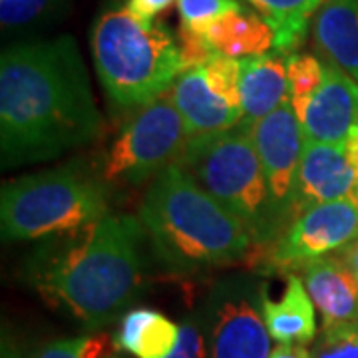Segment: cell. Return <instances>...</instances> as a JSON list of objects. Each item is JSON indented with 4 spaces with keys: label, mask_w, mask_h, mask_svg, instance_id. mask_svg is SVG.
Instances as JSON below:
<instances>
[{
    "label": "cell",
    "mask_w": 358,
    "mask_h": 358,
    "mask_svg": "<svg viewBox=\"0 0 358 358\" xmlns=\"http://www.w3.org/2000/svg\"><path fill=\"white\" fill-rule=\"evenodd\" d=\"M140 219L157 259L179 275L237 263L253 249L243 225L179 164L152 179Z\"/></svg>",
    "instance_id": "obj_3"
},
{
    "label": "cell",
    "mask_w": 358,
    "mask_h": 358,
    "mask_svg": "<svg viewBox=\"0 0 358 358\" xmlns=\"http://www.w3.org/2000/svg\"><path fill=\"white\" fill-rule=\"evenodd\" d=\"M90 44L103 90L120 108L154 102L185 72L178 38L162 22L141 20L128 4L100 13Z\"/></svg>",
    "instance_id": "obj_4"
},
{
    "label": "cell",
    "mask_w": 358,
    "mask_h": 358,
    "mask_svg": "<svg viewBox=\"0 0 358 358\" xmlns=\"http://www.w3.org/2000/svg\"><path fill=\"white\" fill-rule=\"evenodd\" d=\"M189 131L169 94L141 106L122 128L102 159L100 179L108 185H140L178 164Z\"/></svg>",
    "instance_id": "obj_7"
},
{
    "label": "cell",
    "mask_w": 358,
    "mask_h": 358,
    "mask_svg": "<svg viewBox=\"0 0 358 358\" xmlns=\"http://www.w3.org/2000/svg\"><path fill=\"white\" fill-rule=\"evenodd\" d=\"M66 0H0V22L4 28H22L56 18Z\"/></svg>",
    "instance_id": "obj_22"
},
{
    "label": "cell",
    "mask_w": 358,
    "mask_h": 358,
    "mask_svg": "<svg viewBox=\"0 0 358 358\" xmlns=\"http://www.w3.org/2000/svg\"><path fill=\"white\" fill-rule=\"evenodd\" d=\"M313 358H358V322L322 329Z\"/></svg>",
    "instance_id": "obj_24"
},
{
    "label": "cell",
    "mask_w": 358,
    "mask_h": 358,
    "mask_svg": "<svg viewBox=\"0 0 358 358\" xmlns=\"http://www.w3.org/2000/svg\"><path fill=\"white\" fill-rule=\"evenodd\" d=\"M247 128L265 171L271 207L282 233L293 223L294 183L305 148V129L291 100Z\"/></svg>",
    "instance_id": "obj_11"
},
{
    "label": "cell",
    "mask_w": 358,
    "mask_h": 358,
    "mask_svg": "<svg viewBox=\"0 0 358 358\" xmlns=\"http://www.w3.org/2000/svg\"><path fill=\"white\" fill-rule=\"evenodd\" d=\"M178 164L243 225L253 245L271 243L281 235L265 171L245 124L189 138Z\"/></svg>",
    "instance_id": "obj_5"
},
{
    "label": "cell",
    "mask_w": 358,
    "mask_h": 358,
    "mask_svg": "<svg viewBox=\"0 0 358 358\" xmlns=\"http://www.w3.org/2000/svg\"><path fill=\"white\" fill-rule=\"evenodd\" d=\"M261 310L271 338L279 345H307L317 334L315 303L305 281L294 273L287 275V285L279 301L268 299L267 289L263 287Z\"/></svg>",
    "instance_id": "obj_17"
},
{
    "label": "cell",
    "mask_w": 358,
    "mask_h": 358,
    "mask_svg": "<svg viewBox=\"0 0 358 358\" xmlns=\"http://www.w3.org/2000/svg\"><path fill=\"white\" fill-rule=\"evenodd\" d=\"M241 62V124L253 126L255 122L273 114L281 103L291 100L287 58L279 52L243 58Z\"/></svg>",
    "instance_id": "obj_15"
},
{
    "label": "cell",
    "mask_w": 358,
    "mask_h": 358,
    "mask_svg": "<svg viewBox=\"0 0 358 358\" xmlns=\"http://www.w3.org/2000/svg\"><path fill=\"white\" fill-rule=\"evenodd\" d=\"M268 358H313V352H308L305 345H277Z\"/></svg>",
    "instance_id": "obj_28"
},
{
    "label": "cell",
    "mask_w": 358,
    "mask_h": 358,
    "mask_svg": "<svg viewBox=\"0 0 358 358\" xmlns=\"http://www.w3.org/2000/svg\"><path fill=\"white\" fill-rule=\"evenodd\" d=\"M106 343L108 338L103 334L64 338V341H56L52 345L44 346L30 358H102Z\"/></svg>",
    "instance_id": "obj_25"
},
{
    "label": "cell",
    "mask_w": 358,
    "mask_h": 358,
    "mask_svg": "<svg viewBox=\"0 0 358 358\" xmlns=\"http://www.w3.org/2000/svg\"><path fill=\"white\" fill-rule=\"evenodd\" d=\"M263 291V289H261ZM251 282L231 279L219 285L203 315L209 358H268L271 334Z\"/></svg>",
    "instance_id": "obj_10"
},
{
    "label": "cell",
    "mask_w": 358,
    "mask_h": 358,
    "mask_svg": "<svg viewBox=\"0 0 358 358\" xmlns=\"http://www.w3.org/2000/svg\"><path fill=\"white\" fill-rule=\"evenodd\" d=\"M341 259L345 261L346 267L350 268V271L357 275V279H358V239L343 249V255H341Z\"/></svg>",
    "instance_id": "obj_29"
},
{
    "label": "cell",
    "mask_w": 358,
    "mask_h": 358,
    "mask_svg": "<svg viewBox=\"0 0 358 358\" xmlns=\"http://www.w3.org/2000/svg\"><path fill=\"white\" fill-rule=\"evenodd\" d=\"M313 36L320 54L358 84V0H324Z\"/></svg>",
    "instance_id": "obj_16"
},
{
    "label": "cell",
    "mask_w": 358,
    "mask_h": 358,
    "mask_svg": "<svg viewBox=\"0 0 358 358\" xmlns=\"http://www.w3.org/2000/svg\"><path fill=\"white\" fill-rule=\"evenodd\" d=\"M167 94L183 117L189 138L227 131L243 120L239 68L225 58H213L183 72Z\"/></svg>",
    "instance_id": "obj_9"
},
{
    "label": "cell",
    "mask_w": 358,
    "mask_h": 358,
    "mask_svg": "<svg viewBox=\"0 0 358 358\" xmlns=\"http://www.w3.org/2000/svg\"><path fill=\"white\" fill-rule=\"evenodd\" d=\"M289 96L299 120L307 112L308 102L324 80V64L310 54H291L287 58Z\"/></svg>",
    "instance_id": "obj_21"
},
{
    "label": "cell",
    "mask_w": 358,
    "mask_h": 358,
    "mask_svg": "<svg viewBox=\"0 0 358 358\" xmlns=\"http://www.w3.org/2000/svg\"><path fill=\"white\" fill-rule=\"evenodd\" d=\"M145 227L136 215H106L42 245L26 263V282L56 310L90 329L103 327L143 287Z\"/></svg>",
    "instance_id": "obj_2"
},
{
    "label": "cell",
    "mask_w": 358,
    "mask_h": 358,
    "mask_svg": "<svg viewBox=\"0 0 358 358\" xmlns=\"http://www.w3.org/2000/svg\"><path fill=\"white\" fill-rule=\"evenodd\" d=\"M106 358H117V357H106Z\"/></svg>",
    "instance_id": "obj_31"
},
{
    "label": "cell",
    "mask_w": 358,
    "mask_h": 358,
    "mask_svg": "<svg viewBox=\"0 0 358 358\" xmlns=\"http://www.w3.org/2000/svg\"><path fill=\"white\" fill-rule=\"evenodd\" d=\"M103 179L74 166L13 179L0 192L4 241H40L84 229L110 215Z\"/></svg>",
    "instance_id": "obj_6"
},
{
    "label": "cell",
    "mask_w": 358,
    "mask_h": 358,
    "mask_svg": "<svg viewBox=\"0 0 358 358\" xmlns=\"http://www.w3.org/2000/svg\"><path fill=\"white\" fill-rule=\"evenodd\" d=\"M207 336L199 320H187L181 324V334L176 350L167 358H207Z\"/></svg>",
    "instance_id": "obj_26"
},
{
    "label": "cell",
    "mask_w": 358,
    "mask_h": 358,
    "mask_svg": "<svg viewBox=\"0 0 358 358\" xmlns=\"http://www.w3.org/2000/svg\"><path fill=\"white\" fill-rule=\"evenodd\" d=\"M275 30V48L282 56H291L303 44L310 16L324 0H247Z\"/></svg>",
    "instance_id": "obj_20"
},
{
    "label": "cell",
    "mask_w": 358,
    "mask_h": 358,
    "mask_svg": "<svg viewBox=\"0 0 358 358\" xmlns=\"http://www.w3.org/2000/svg\"><path fill=\"white\" fill-rule=\"evenodd\" d=\"M88 70L72 36L10 46L0 58L2 167L74 152L102 134Z\"/></svg>",
    "instance_id": "obj_1"
},
{
    "label": "cell",
    "mask_w": 358,
    "mask_h": 358,
    "mask_svg": "<svg viewBox=\"0 0 358 358\" xmlns=\"http://www.w3.org/2000/svg\"><path fill=\"white\" fill-rule=\"evenodd\" d=\"M355 201H357V203H358V185H357V197H355Z\"/></svg>",
    "instance_id": "obj_30"
},
{
    "label": "cell",
    "mask_w": 358,
    "mask_h": 358,
    "mask_svg": "<svg viewBox=\"0 0 358 358\" xmlns=\"http://www.w3.org/2000/svg\"><path fill=\"white\" fill-rule=\"evenodd\" d=\"M235 10H243L239 0H178L181 26L201 36L217 18Z\"/></svg>",
    "instance_id": "obj_23"
},
{
    "label": "cell",
    "mask_w": 358,
    "mask_h": 358,
    "mask_svg": "<svg viewBox=\"0 0 358 358\" xmlns=\"http://www.w3.org/2000/svg\"><path fill=\"white\" fill-rule=\"evenodd\" d=\"M181 327L152 308H134L120 322L114 336L115 350L136 358H167L179 343Z\"/></svg>",
    "instance_id": "obj_19"
},
{
    "label": "cell",
    "mask_w": 358,
    "mask_h": 358,
    "mask_svg": "<svg viewBox=\"0 0 358 358\" xmlns=\"http://www.w3.org/2000/svg\"><path fill=\"white\" fill-rule=\"evenodd\" d=\"M203 38L215 54L235 60L261 56L275 48V30L271 24L261 14L247 13L245 8L217 18L205 30Z\"/></svg>",
    "instance_id": "obj_18"
},
{
    "label": "cell",
    "mask_w": 358,
    "mask_h": 358,
    "mask_svg": "<svg viewBox=\"0 0 358 358\" xmlns=\"http://www.w3.org/2000/svg\"><path fill=\"white\" fill-rule=\"evenodd\" d=\"M322 329L358 322V279L341 257H320L301 267Z\"/></svg>",
    "instance_id": "obj_14"
},
{
    "label": "cell",
    "mask_w": 358,
    "mask_h": 358,
    "mask_svg": "<svg viewBox=\"0 0 358 358\" xmlns=\"http://www.w3.org/2000/svg\"><path fill=\"white\" fill-rule=\"evenodd\" d=\"M173 2L178 0H128V8L136 16H140L141 20H155L157 14L167 10Z\"/></svg>",
    "instance_id": "obj_27"
},
{
    "label": "cell",
    "mask_w": 358,
    "mask_h": 358,
    "mask_svg": "<svg viewBox=\"0 0 358 358\" xmlns=\"http://www.w3.org/2000/svg\"><path fill=\"white\" fill-rule=\"evenodd\" d=\"M358 176L345 145L307 141L296 173L293 221L315 205L355 199Z\"/></svg>",
    "instance_id": "obj_12"
},
{
    "label": "cell",
    "mask_w": 358,
    "mask_h": 358,
    "mask_svg": "<svg viewBox=\"0 0 358 358\" xmlns=\"http://www.w3.org/2000/svg\"><path fill=\"white\" fill-rule=\"evenodd\" d=\"M357 239L358 203L341 199L307 209L275 241L253 245L249 259L251 267L285 273L333 251H343Z\"/></svg>",
    "instance_id": "obj_8"
},
{
    "label": "cell",
    "mask_w": 358,
    "mask_h": 358,
    "mask_svg": "<svg viewBox=\"0 0 358 358\" xmlns=\"http://www.w3.org/2000/svg\"><path fill=\"white\" fill-rule=\"evenodd\" d=\"M305 140L345 145L358 134V84L334 64H324V80L301 120Z\"/></svg>",
    "instance_id": "obj_13"
}]
</instances>
